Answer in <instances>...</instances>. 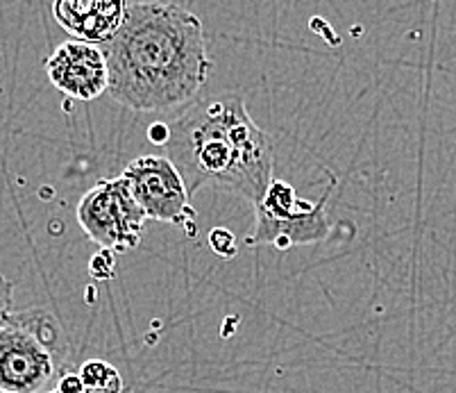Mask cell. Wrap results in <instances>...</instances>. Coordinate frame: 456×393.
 <instances>
[{
  "instance_id": "1",
  "label": "cell",
  "mask_w": 456,
  "mask_h": 393,
  "mask_svg": "<svg viewBox=\"0 0 456 393\" xmlns=\"http://www.w3.org/2000/svg\"><path fill=\"white\" fill-rule=\"evenodd\" d=\"M98 48L107 61V94L134 111L189 105L214 71L200 16L175 3L127 5L121 28Z\"/></svg>"
},
{
  "instance_id": "2",
  "label": "cell",
  "mask_w": 456,
  "mask_h": 393,
  "mask_svg": "<svg viewBox=\"0 0 456 393\" xmlns=\"http://www.w3.org/2000/svg\"><path fill=\"white\" fill-rule=\"evenodd\" d=\"M166 157L175 164L189 196L214 187L261 201L275 177V148L236 94L191 105L168 123Z\"/></svg>"
},
{
  "instance_id": "3",
  "label": "cell",
  "mask_w": 456,
  "mask_h": 393,
  "mask_svg": "<svg viewBox=\"0 0 456 393\" xmlns=\"http://www.w3.org/2000/svg\"><path fill=\"white\" fill-rule=\"evenodd\" d=\"M69 357V343L60 321L48 309L12 312L0 330V391H51ZM61 378V375H60Z\"/></svg>"
},
{
  "instance_id": "4",
  "label": "cell",
  "mask_w": 456,
  "mask_h": 393,
  "mask_svg": "<svg viewBox=\"0 0 456 393\" xmlns=\"http://www.w3.org/2000/svg\"><path fill=\"white\" fill-rule=\"evenodd\" d=\"M330 177V187L318 202L300 201L289 182L273 177L266 193L255 205V230L248 243L289 250L293 246L325 242L331 233V223L327 218V201L336 182L334 176Z\"/></svg>"
},
{
  "instance_id": "5",
  "label": "cell",
  "mask_w": 456,
  "mask_h": 393,
  "mask_svg": "<svg viewBox=\"0 0 456 393\" xmlns=\"http://www.w3.org/2000/svg\"><path fill=\"white\" fill-rule=\"evenodd\" d=\"M146 218V212L121 176L98 182L77 205V223L86 237L111 252H126L139 246Z\"/></svg>"
},
{
  "instance_id": "6",
  "label": "cell",
  "mask_w": 456,
  "mask_h": 393,
  "mask_svg": "<svg viewBox=\"0 0 456 393\" xmlns=\"http://www.w3.org/2000/svg\"><path fill=\"white\" fill-rule=\"evenodd\" d=\"M132 196L148 218L182 227L196 237V209L180 171L166 155H143L132 160L121 173Z\"/></svg>"
},
{
  "instance_id": "7",
  "label": "cell",
  "mask_w": 456,
  "mask_h": 393,
  "mask_svg": "<svg viewBox=\"0 0 456 393\" xmlns=\"http://www.w3.org/2000/svg\"><path fill=\"white\" fill-rule=\"evenodd\" d=\"M44 66L53 86L73 101L89 102L107 94V61L95 44L80 39L64 41Z\"/></svg>"
},
{
  "instance_id": "8",
  "label": "cell",
  "mask_w": 456,
  "mask_h": 393,
  "mask_svg": "<svg viewBox=\"0 0 456 393\" xmlns=\"http://www.w3.org/2000/svg\"><path fill=\"white\" fill-rule=\"evenodd\" d=\"M126 0H53L57 26L86 44H102L123 23Z\"/></svg>"
},
{
  "instance_id": "9",
  "label": "cell",
  "mask_w": 456,
  "mask_h": 393,
  "mask_svg": "<svg viewBox=\"0 0 456 393\" xmlns=\"http://www.w3.org/2000/svg\"><path fill=\"white\" fill-rule=\"evenodd\" d=\"M85 393H123L121 373L105 359H89L77 371Z\"/></svg>"
},
{
  "instance_id": "10",
  "label": "cell",
  "mask_w": 456,
  "mask_h": 393,
  "mask_svg": "<svg viewBox=\"0 0 456 393\" xmlns=\"http://www.w3.org/2000/svg\"><path fill=\"white\" fill-rule=\"evenodd\" d=\"M209 246L216 255L221 258H234L236 255V239L225 227H216L209 233Z\"/></svg>"
},
{
  "instance_id": "11",
  "label": "cell",
  "mask_w": 456,
  "mask_h": 393,
  "mask_svg": "<svg viewBox=\"0 0 456 393\" xmlns=\"http://www.w3.org/2000/svg\"><path fill=\"white\" fill-rule=\"evenodd\" d=\"M12 312H14V284L5 275H0V330L5 328Z\"/></svg>"
},
{
  "instance_id": "12",
  "label": "cell",
  "mask_w": 456,
  "mask_h": 393,
  "mask_svg": "<svg viewBox=\"0 0 456 393\" xmlns=\"http://www.w3.org/2000/svg\"><path fill=\"white\" fill-rule=\"evenodd\" d=\"M57 393H85V387H82V380L77 373H64L60 380H57Z\"/></svg>"
},
{
  "instance_id": "13",
  "label": "cell",
  "mask_w": 456,
  "mask_h": 393,
  "mask_svg": "<svg viewBox=\"0 0 456 393\" xmlns=\"http://www.w3.org/2000/svg\"><path fill=\"white\" fill-rule=\"evenodd\" d=\"M148 139L152 143H157V146H164L168 142V123H152L148 127Z\"/></svg>"
},
{
  "instance_id": "14",
  "label": "cell",
  "mask_w": 456,
  "mask_h": 393,
  "mask_svg": "<svg viewBox=\"0 0 456 393\" xmlns=\"http://www.w3.org/2000/svg\"><path fill=\"white\" fill-rule=\"evenodd\" d=\"M0 393H3V391H0ZM45 393H57V391H45Z\"/></svg>"
}]
</instances>
